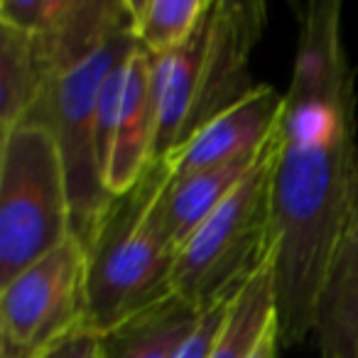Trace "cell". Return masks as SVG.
<instances>
[{"label": "cell", "instance_id": "obj_1", "mask_svg": "<svg viewBox=\"0 0 358 358\" xmlns=\"http://www.w3.org/2000/svg\"><path fill=\"white\" fill-rule=\"evenodd\" d=\"M356 69L341 32V3L299 13L292 79L275 133L273 273L280 341L314 334L324 275L356 214Z\"/></svg>", "mask_w": 358, "mask_h": 358}, {"label": "cell", "instance_id": "obj_2", "mask_svg": "<svg viewBox=\"0 0 358 358\" xmlns=\"http://www.w3.org/2000/svg\"><path fill=\"white\" fill-rule=\"evenodd\" d=\"M164 179L167 164L157 159L133 189L110 196L84 245L89 334L99 336L174 294L177 248L152 214Z\"/></svg>", "mask_w": 358, "mask_h": 358}, {"label": "cell", "instance_id": "obj_3", "mask_svg": "<svg viewBox=\"0 0 358 358\" xmlns=\"http://www.w3.org/2000/svg\"><path fill=\"white\" fill-rule=\"evenodd\" d=\"M135 47L138 42L128 17V22L110 32L99 47L52 74L37 106L22 120L45 125L55 135L69 185L71 236L81 245L89 243L110 199L96 148V101L106 74Z\"/></svg>", "mask_w": 358, "mask_h": 358}, {"label": "cell", "instance_id": "obj_4", "mask_svg": "<svg viewBox=\"0 0 358 358\" xmlns=\"http://www.w3.org/2000/svg\"><path fill=\"white\" fill-rule=\"evenodd\" d=\"M273 157L275 135L241 185L179 245L174 294L196 309L243 287L273 255Z\"/></svg>", "mask_w": 358, "mask_h": 358}, {"label": "cell", "instance_id": "obj_5", "mask_svg": "<svg viewBox=\"0 0 358 358\" xmlns=\"http://www.w3.org/2000/svg\"><path fill=\"white\" fill-rule=\"evenodd\" d=\"M71 238L66 169L45 125L0 135V285Z\"/></svg>", "mask_w": 358, "mask_h": 358}, {"label": "cell", "instance_id": "obj_6", "mask_svg": "<svg viewBox=\"0 0 358 358\" xmlns=\"http://www.w3.org/2000/svg\"><path fill=\"white\" fill-rule=\"evenodd\" d=\"M86 331V250L71 236L0 285V358H47Z\"/></svg>", "mask_w": 358, "mask_h": 358}, {"label": "cell", "instance_id": "obj_7", "mask_svg": "<svg viewBox=\"0 0 358 358\" xmlns=\"http://www.w3.org/2000/svg\"><path fill=\"white\" fill-rule=\"evenodd\" d=\"M265 22L268 8L260 0H214L187 140L258 86L250 79V55L263 35Z\"/></svg>", "mask_w": 358, "mask_h": 358}, {"label": "cell", "instance_id": "obj_8", "mask_svg": "<svg viewBox=\"0 0 358 358\" xmlns=\"http://www.w3.org/2000/svg\"><path fill=\"white\" fill-rule=\"evenodd\" d=\"M282 108L285 94L270 84H258L245 99L201 125L185 145L164 157L169 177L182 179L258 155L273 140Z\"/></svg>", "mask_w": 358, "mask_h": 358}, {"label": "cell", "instance_id": "obj_9", "mask_svg": "<svg viewBox=\"0 0 358 358\" xmlns=\"http://www.w3.org/2000/svg\"><path fill=\"white\" fill-rule=\"evenodd\" d=\"M157 135V94H155V62L143 47H135L125 71V91L120 103L118 130L106 167L108 194L133 189L152 164Z\"/></svg>", "mask_w": 358, "mask_h": 358}, {"label": "cell", "instance_id": "obj_10", "mask_svg": "<svg viewBox=\"0 0 358 358\" xmlns=\"http://www.w3.org/2000/svg\"><path fill=\"white\" fill-rule=\"evenodd\" d=\"M314 336L322 358H358V209L324 275Z\"/></svg>", "mask_w": 358, "mask_h": 358}, {"label": "cell", "instance_id": "obj_11", "mask_svg": "<svg viewBox=\"0 0 358 358\" xmlns=\"http://www.w3.org/2000/svg\"><path fill=\"white\" fill-rule=\"evenodd\" d=\"M263 150L253 157L236 159V162L204 169V172L189 174L182 179H172L167 169V179H164L162 189L152 204V214L174 248L179 250V245L185 243L209 219L211 211L241 185V179L258 162Z\"/></svg>", "mask_w": 358, "mask_h": 358}, {"label": "cell", "instance_id": "obj_12", "mask_svg": "<svg viewBox=\"0 0 358 358\" xmlns=\"http://www.w3.org/2000/svg\"><path fill=\"white\" fill-rule=\"evenodd\" d=\"M199 319L201 309L172 294L99 334V358H177Z\"/></svg>", "mask_w": 358, "mask_h": 358}, {"label": "cell", "instance_id": "obj_13", "mask_svg": "<svg viewBox=\"0 0 358 358\" xmlns=\"http://www.w3.org/2000/svg\"><path fill=\"white\" fill-rule=\"evenodd\" d=\"M47 86L32 35L0 22V135L22 123Z\"/></svg>", "mask_w": 358, "mask_h": 358}, {"label": "cell", "instance_id": "obj_14", "mask_svg": "<svg viewBox=\"0 0 358 358\" xmlns=\"http://www.w3.org/2000/svg\"><path fill=\"white\" fill-rule=\"evenodd\" d=\"M275 317H278V297H275V273L270 255L234 297L209 358H250Z\"/></svg>", "mask_w": 358, "mask_h": 358}, {"label": "cell", "instance_id": "obj_15", "mask_svg": "<svg viewBox=\"0 0 358 358\" xmlns=\"http://www.w3.org/2000/svg\"><path fill=\"white\" fill-rule=\"evenodd\" d=\"M211 6L214 0H125L135 42L152 57L169 55L185 45Z\"/></svg>", "mask_w": 358, "mask_h": 358}, {"label": "cell", "instance_id": "obj_16", "mask_svg": "<svg viewBox=\"0 0 358 358\" xmlns=\"http://www.w3.org/2000/svg\"><path fill=\"white\" fill-rule=\"evenodd\" d=\"M238 289L224 294V297L216 299L214 304L201 309L199 324H196L194 334L187 338L185 346L179 348L177 358H209L211 348H214V341H216V336H219L221 327H224V319H226V314H229V307H231V302H234L236 294H238Z\"/></svg>", "mask_w": 358, "mask_h": 358}, {"label": "cell", "instance_id": "obj_17", "mask_svg": "<svg viewBox=\"0 0 358 358\" xmlns=\"http://www.w3.org/2000/svg\"><path fill=\"white\" fill-rule=\"evenodd\" d=\"M47 358H99V336L89 331L76 334Z\"/></svg>", "mask_w": 358, "mask_h": 358}, {"label": "cell", "instance_id": "obj_18", "mask_svg": "<svg viewBox=\"0 0 358 358\" xmlns=\"http://www.w3.org/2000/svg\"><path fill=\"white\" fill-rule=\"evenodd\" d=\"M280 343H282L280 341V322H278V317H275L273 322H270V327L265 329L263 338L258 341V346H255L250 358H278Z\"/></svg>", "mask_w": 358, "mask_h": 358}, {"label": "cell", "instance_id": "obj_19", "mask_svg": "<svg viewBox=\"0 0 358 358\" xmlns=\"http://www.w3.org/2000/svg\"><path fill=\"white\" fill-rule=\"evenodd\" d=\"M356 209H358V185H356Z\"/></svg>", "mask_w": 358, "mask_h": 358}]
</instances>
